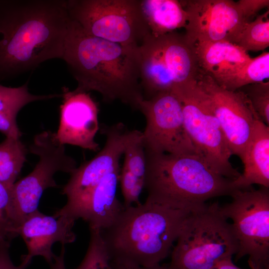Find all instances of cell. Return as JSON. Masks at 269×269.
Here are the masks:
<instances>
[{
	"label": "cell",
	"mask_w": 269,
	"mask_h": 269,
	"mask_svg": "<svg viewBox=\"0 0 269 269\" xmlns=\"http://www.w3.org/2000/svg\"><path fill=\"white\" fill-rule=\"evenodd\" d=\"M70 17L64 0H0V80L62 59Z\"/></svg>",
	"instance_id": "obj_1"
},
{
	"label": "cell",
	"mask_w": 269,
	"mask_h": 269,
	"mask_svg": "<svg viewBox=\"0 0 269 269\" xmlns=\"http://www.w3.org/2000/svg\"><path fill=\"white\" fill-rule=\"evenodd\" d=\"M62 59L77 82L76 92L99 93L134 110L143 99L139 46H124L92 36L70 18Z\"/></svg>",
	"instance_id": "obj_2"
},
{
	"label": "cell",
	"mask_w": 269,
	"mask_h": 269,
	"mask_svg": "<svg viewBox=\"0 0 269 269\" xmlns=\"http://www.w3.org/2000/svg\"><path fill=\"white\" fill-rule=\"evenodd\" d=\"M191 212L148 195L143 203L125 208L114 224L102 231L111 260L143 267L159 265Z\"/></svg>",
	"instance_id": "obj_3"
},
{
	"label": "cell",
	"mask_w": 269,
	"mask_h": 269,
	"mask_svg": "<svg viewBox=\"0 0 269 269\" xmlns=\"http://www.w3.org/2000/svg\"><path fill=\"white\" fill-rule=\"evenodd\" d=\"M145 156L147 195L174 207L194 211L204 207L209 199L231 196L240 190L197 155L145 151Z\"/></svg>",
	"instance_id": "obj_4"
},
{
	"label": "cell",
	"mask_w": 269,
	"mask_h": 269,
	"mask_svg": "<svg viewBox=\"0 0 269 269\" xmlns=\"http://www.w3.org/2000/svg\"><path fill=\"white\" fill-rule=\"evenodd\" d=\"M220 206L214 202L189 214L172 251L170 269H208L237 253L232 225Z\"/></svg>",
	"instance_id": "obj_5"
},
{
	"label": "cell",
	"mask_w": 269,
	"mask_h": 269,
	"mask_svg": "<svg viewBox=\"0 0 269 269\" xmlns=\"http://www.w3.org/2000/svg\"><path fill=\"white\" fill-rule=\"evenodd\" d=\"M139 82L143 99L174 92L196 80L199 68L195 44L176 31L150 33L139 45Z\"/></svg>",
	"instance_id": "obj_6"
},
{
	"label": "cell",
	"mask_w": 269,
	"mask_h": 269,
	"mask_svg": "<svg viewBox=\"0 0 269 269\" xmlns=\"http://www.w3.org/2000/svg\"><path fill=\"white\" fill-rule=\"evenodd\" d=\"M71 19L88 34L124 46H139L150 31L140 0H68Z\"/></svg>",
	"instance_id": "obj_7"
},
{
	"label": "cell",
	"mask_w": 269,
	"mask_h": 269,
	"mask_svg": "<svg viewBox=\"0 0 269 269\" xmlns=\"http://www.w3.org/2000/svg\"><path fill=\"white\" fill-rule=\"evenodd\" d=\"M180 99L186 132L198 155L213 171L234 180L241 173L230 161L232 153L207 97L196 80L173 92Z\"/></svg>",
	"instance_id": "obj_8"
},
{
	"label": "cell",
	"mask_w": 269,
	"mask_h": 269,
	"mask_svg": "<svg viewBox=\"0 0 269 269\" xmlns=\"http://www.w3.org/2000/svg\"><path fill=\"white\" fill-rule=\"evenodd\" d=\"M232 201L220 206L231 219L237 241L238 261L248 256L251 269H269V188L237 190Z\"/></svg>",
	"instance_id": "obj_9"
},
{
	"label": "cell",
	"mask_w": 269,
	"mask_h": 269,
	"mask_svg": "<svg viewBox=\"0 0 269 269\" xmlns=\"http://www.w3.org/2000/svg\"><path fill=\"white\" fill-rule=\"evenodd\" d=\"M29 151L39 156L33 170L13 185L12 204L18 226L30 214L38 210L39 200L48 188L58 185L54 175L58 171L71 173L77 167L75 160L66 154L65 145L56 133L43 131L35 135Z\"/></svg>",
	"instance_id": "obj_10"
},
{
	"label": "cell",
	"mask_w": 269,
	"mask_h": 269,
	"mask_svg": "<svg viewBox=\"0 0 269 269\" xmlns=\"http://www.w3.org/2000/svg\"><path fill=\"white\" fill-rule=\"evenodd\" d=\"M102 130L106 136L104 146L93 158L70 174V178L62 190V194L67 198V203L55 212L54 217L64 215L78 219L95 187L106 175L120 167L121 158L136 132L129 130L122 123L104 126Z\"/></svg>",
	"instance_id": "obj_11"
},
{
	"label": "cell",
	"mask_w": 269,
	"mask_h": 269,
	"mask_svg": "<svg viewBox=\"0 0 269 269\" xmlns=\"http://www.w3.org/2000/svg\"><path fill=\"white\" fill-rule=\"evenodd\" d=\"M145 120L142 132L145 151L176 155H197L184 125L181 102L172 92L143 99L138 109Z\"/></svg>",
	"instance_id": "obj_12"
},
{
	"label": "cell",
	"mask_w": 269,
	"mask_h": 269,
	"mask_svg": "<svg viewBox=\"0 0 269 269\" xmlns=\"http://www.w3.org/2000/svg\"><path fill=\"white\" fill-rule=\"evenodd\" d=\"M196 82L219 121L232 155L242 160L255 121L259 119L249 101L240 91L228 90L200 72Z\"/></svg>",
	"instance_id": "obj_13"
},
{
	"label": "cell",
	"mask_w": 269,
	"mask_h": 269,
	"mask_svg": "<svg viewBox=\"0 0 269 269\" xmlns=\"http://www.w3.org/2000/svg\"><path fill=\"white\" fill-rule=\"evenodd\" d=\"M187 14L185 35L193 43L227 41L234 43L248 19L232 0H180Z\"/></svg>",
	"instance_id": "obj_14"
},
{
	"label": "cell",
	"mask_w": 269,
	"mask_h": 269,
	"mask_svg": "<svg viewBox=\"0 0 269 269\" xmlns=\"http://www.w3.org/2000/svg\"><path fill=\"white\" fill-rule=\"evenodd\" d=\"M60 123L56 136L63 144L93 151L100 149L95 136L99 130L97 103L87 92L63 90Z\"/></svg>",
	"instance_id": "obj_15"
},
{
	"label": "cell",
	"mask_w": 269,
	"mask_h": 269,
	"mask_svg": "<svg viewBox=\"0 0 269 269\" xmlns=\"http://www.w3.org/2000/svg\"><path fill=\"white\" fill-rule=\"evenodd\" d=\"M75 221L64 215L47 216L38 209L29 215L17 230L27 248L28 253L24 257L32 260L33 257L41 256L48 264H51L55 256L52 251L54 243L59 242L65 245L76 240L73 231Z\"/></svg>",
	"instance_id": "obj_16"
},
{
	"label": "cell",
	"mask_w": 269,
	"mask_h": 269,
	"mask_svg": "<svg viewBox=\"0 0 269 269\" xmlns=\"http://www.w3.org/2000/svg\"><path fill=\"white\" fill-rule=\"evenodd\" d=\"M119 167L106 175L91 193L78 219L88 223L89 228L104 231L111 227L124 210L118 198Z\"/></svg>",
	"instance_id": "obj_17"
},
{
	"label": "cell",
	"mask_w": 269,
	"mask_h": 269,
	"mask_svg": "<svg viewBox=\"0 0 269 269\" xmlns=\"http://www.w3.org/2000/svg\"><path fill=\"white\" fill-rule=\"evenodd\" d=\"M199 72L219 83L235 73L252 58L248 53L227 41L195 43Z\"/></svg>",
	"instance_id": "obj_18"
},
{
	"label": "cell",
	"mask_w": 269,
	"mask_h": 269,
	"mask_svg": "<svg viewBox=\"0 0 269 269\" xmlns=\"http://www.w3.org/2000/svg\"><path fill=\"white\" fill-rule=\"evenodd\" d=\"M243 173L233 181L238 189L252 188V185L269 188V127L260 119L255 121L243 159Z\"/></svg>",
	"instance_id": "obj_19"
},
{
	"label": "cell",
	"mask_w": 269,
	"mask_h": 269,
	"mask_svg": "<svg viewBox=\"0 0 269 269\" xmlns=\"http://www.w3.org/2000/svg\"><path fill=\"white\" fill-rule=\"evenodd\" d=\"M142 12L150 33L155 36L185 27L187 14L180 0H140Z\"/></svg>",
	"instance_id": "obj_20"
},
{
	"label": "cell",
	"mask_w": 269,
	"mask_h": 269,
	"mask_svg": "<svg viewBox=\"0 0 269 269\" xmlns=\"http://www.w3.org/2000/svg\"><path fill=\"white\" fill-rule=\"evenodd\" d=\"M61 96L33 95L29 92L27 83L16 88L6 87L0 92V132L6 137L20 138L21 133L16 121L18 112L29 103Z\"/></svg>",
	"instance_id": "obj_21"
},
{
	"label": "cell",
	"mask_w": 269,
	"mask_h": 269,
	"mask_svg": "<svg viewBox=\"0 0 269 269\" xmlns=\"http://www.w3.org/2000/svg\"><path fill=\"white\" fill-rule=\"evenodd\" d=\"M27 151L20 138L6 137L0 143V182L12 187L26 160Z\"/></svg>",
	"instance_id": "obj_22"
},
{
	"label": "cell",
	"mask_w": 269,
	"mask_h": 269,
	"mask_svg": "<svg viewBox=\"0 0 269 269\" xmlns=\"http://www.w3.org/2000/svg\"><path fill=\"white\" fill-rule=\"evenodd\" d=\"M269 77V52H263L251 60L235 73L217 83L222 87L235 91L252 84L262 83Z\"/></svg>",
	"instance_id": "obj_23"
},
{
	"label": "cell",
	"mask_w": 269,
	"mask_h": 269,
	"mask_svg": "<svg viewBox=\"0 0 269 269\" xmlns=\"http://www.w3.org/2000/svg\"><path fill=\"white\" fill-rule=\"evenodd\" d=\"M234 44L248 51H264L269 46V10L248 22Z\"/></svg>",
	"instance_id": "obj_24"
},
{
	"label": "cell",
	"mask_w": 269,
	"mask_h": 269,
	"mask_svg": "<svg viewBox=\"0 0 269 269\" xmlns=\"http://www.w3.org/2000/svg\"><path fill=\"white\" fill-rule=\"evenodd\" d=\"M89 230L87 250L83 260L75 269H113L102 231L92 228Z\"/></svg>",
	"instance_id": "obj_25"
},
{
	"label": "cell",
	"mask_w": 269,
	"mask_h": 269,
	"mask_svg": "<svg viewBox=\"0 0 269 269\" xmlns=\"http://www.w3.org/2000/svg\"><path fill=\"white\" fill-rule=\"evenodd\" d=\"M11 188L0 182V242L11 243L18 236Z\"/></svg>",
	"instance_id": "obj_26"
},
{
	"label": "cell",
	"mask_w": 269,
	"mask_h": 269,
	"mask_svg": "<svg viewBox=\"0 0 269 269\" xmlns=\"http://www.w3.org/2000/svg\"><path fill=\"white\" fill-rule=\"evenodd\" d=\"M123 155L124 160L122 166L144 181L146 163L141 132L136 130L135 134L127 145Z\"/></svg>",
	"instance_id": "obj_27"
},
{
	"label": "cell",
	"mask_w": 269,
	"mask_h": 269,
	"mask_svg": "<svg viewBox=\"0 0 269 269\" xmlns=\"http://www.w3.org/2000/svg\"><path fill=\"white\" fill-rule=\"evenodd\" d=\"M237 90L241 92L248 99L259 119L269 126V81L248 85L239 88Z\"/></svg>",
	"instance_id": "obj_28"
},
{
	"label": "cell",
	"mask_w": 269,
	"mask_h": 269,
	"mask_svg": "<svg viewBox=\"0 0 269 269\" xmlns=\"http://www.w3.org/2000/svg\"><path fill=\"white\" fill-rule=\"evenodd\" d=\"M119 183L123 197V203L125 208L141 203L140 196L144 188V180L122 166L120 169Z\"/></svg>",
	"instance_id": "obj_29"
},
{
	"label": "cell",
	"mask_w": 269,
	"mask_h": 269,
	"mask_svg": "<svg viewBox=\"0 0 269 269\" xmlns=\"http://www.w3.org/2000/svg\"><path fill=\"white\" fill-rule=\"evenodd\" d=\"M10 243L0 242V269H26L30 265L31 260L21 256V262L18 266L13 264L10 259L9 249Z\"/></svg>",
	"instance_id": "obj_30"
},
{
	"label": "cell",
	"mask_w": 269,
	"mask_h": 269,
	"mask_svg": "<svg viewBox=\"0 0 269 269\" xmlns=\"http://www.w3.org/2000/svg\"><path fill=\"white\" fill-rule=\"evenodd\" d=\"M246 17L250 18L255 16L261 9L269 7V0H239L237 1Z\"/></svg>",
	"instance_id": "obj_31"
},
{
	"label": "cell",
	"mask_w": 269,
	"mask_h": 269,
	"mask_svg": "<svg viewBox=\"0 0 269 269\" xmlns=\"http://www.w3.org/2000/svg\"><path fill=\"white\" fill-rule=\"evenodd\" d=\"M113 269H170L168 267L159 265L151 267H143L130 263L111 260Z\"/></svg>",
	"instance_id": "obj_32"
},
{
	"label": "cell",
	"mask_w": 269,
	"mask_h": 269,
	"mask_svg": "<svg viewBox=\"0 0 269 269\" xmlns=\"http://www.w3.org/2000/svg\"><path fill=\"white\" fill-rule=\"evenodd\" d=\"M65 253V245H62L60 254L58 256L55 255L52 263L49 265L50 269H66L64 261Z\"/></svg>",
	"instance_id": "obj_33"
},
{
	"label": "cell",
	"mask_w": 269,
	"mask_h": 269,
	"mask_svg": "<svg viewBox=\"0 0 269 269\" xmlns=\"http://www.w3.org/2000/svg\"><path fill=\"white\" fill-rule=\"evenodd\" d=\"M208 269H243L236 266L232 258L222 260Z\"/></svg>",
	"instance_id": "obj_34"
},
{
	"label": "cell",
	"mask_w": 269,
	"mask_h": 269,
	"mask_svg": "<svg viewBox=\"0 0 269 269\" xmlns=\"http://www.w3.org/2000/svg\"><path fill=\"white\" fill-rule=\"evenodd\" d=\"M5 87H6L5 86H4L0 84V92L2 91L5 88Z\"/></svg>",
	"instance_id": "obj_35"
}]
</instances>
